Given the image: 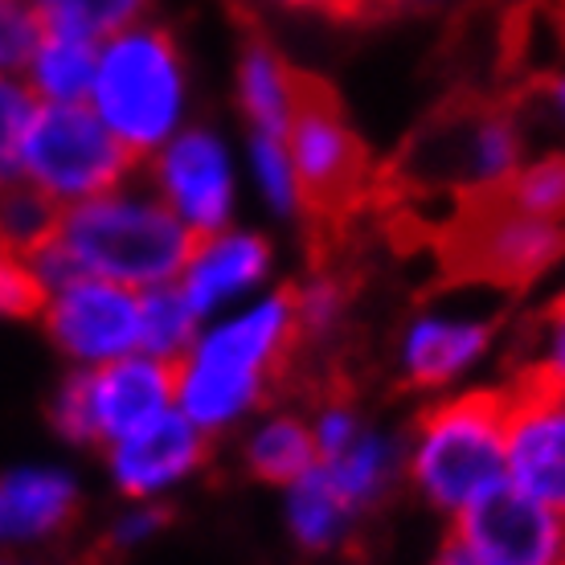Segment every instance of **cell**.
Listing matches in <instances>:
<instances>
[{
    "instance_id": "1",
    "label": "cell",
    "mask_w": 565,
    "mask_h": 565,
    "mask_svg": "<svg viewBox=\"0 0 565 565\" xmlns=\"http://www.w3.org/2000/svg\"><path fill=\"white\" fill-rule=\"evenodd\" d=\"M303 353L291 287L258 291L238 308L201 324L177 361V411L217 438L234 435L275 402Z\"/></svg>"
},
{
    "instance_id": "2",
    "label": "cell",
    "mask_w": 565,
    "mask_h": 565,
    "mask_svg": "<svg viewBox=\"0 0 565 565\" xmlns=\"http://www.w3.org/2000/svg\"><path fill=\"white\" fill-rule=\"evenodd\" d=\"M198 234L156 198L143 177L115 184L99 198H86L57 213V226L45 246L29 255V267L42 291L74 275L124 282L148 291L181 275Z\"/></svg>"
},
{
    "instance_id": "3",
    "label": "cell",
    "mask_w": 565,
    "mask_h": 565,
    "mask_svg": "<svg viewBox=\"0 0 565 565\" xmlns=\"http://www.w3.org/2000/svg\"><path fill=\"white\" fill-rule=\"evenodd\" d=\"M509 385H459L423 397L402 435V480L426 509L455 521L476 500L504 488Z\"/></svg>"
},
{
    "instance_id": "4",
    "label": "cell",
    "mask_w": 565,
    "mask_h": 565,
    "mask_svg": "<svg viewBox=\"0 0 565 565\" xmlns=\"http://www.w3.org/2000/svg\"><path fill=\"white\" fill-rule=\"evenodd\" d=\"M86 107L128 148L131 160L143 164L193 124V71L181 38L148 17L99 42Z\"/></svg>"
},
{
    "instance_id": "5",
    "label": "cell",
    "mask_w": 565,
    "mask_h": 565,
    "mask_svg": "<svg viewBox=\"0 0 565 565\" xmlns=\"http://www.w3.org/2000/svg\"><path fill=\"white\" fill-rule=\"evenodd\" d=\"M533 143L512 103L467 99L438 107L397 156L394 181L423 198L459 201L492 198L512 181Z\"/></svg>"
},
{
    "instance_id": "6",
    "label": "cell",
    "mask_w": 565,
    "mask_h": 565,
    "mask_svg": "<svg viewBox=\"0 0 565 565\" xmlns=\"http://www.w3.org/2000/svg\"><path fill=\"white\" fill-rule=\"evenodd\" d=\"M447 279L516 296L565 258V226L516 210L504 193L459 201L438 234Z\"/></svg>"
},
{
    "instance_id": "7",
    "label": "cell",
    "mask_w": 565,
    "mask_h": 565,
    "mask_svg": "<svg viewBox=\"0 0 565 565\" xmlns=\"http://www.w3.org/2000/svg\"><path fill=\"white\" fill-rule=\"evenodd\" d=\"M282 140L291 152V169H296L303 213L311 226L337 230L344 217L369 205L377 189V172H373L365 140L356 136L340 99L324 83L303 74V90L287 119Z\"/></svg>"
},
{
    "instance_id": "8",
    "label": "cell",
    "mask_w": 565,
    "mask_h": 565,
    "mask_svg": "<svg viewBox=\"0 0 565 565\" xmlns=\"http://www.w3.org/2000/svg\"><path fill=\"white\" fill-rule=\"evenodd\" d=\"M177 411V369L152 353L119 356L99 369H66L45 418L71 447L103 451L107 443Z\"/></svg>"
},
{
    "instance_id": "9",
    "label": "cell",
    "mask_w": 565,
    "mask_h": 565,
    "mask_svg": "<svg viewBox=\"0 0 565 565\" xmlns=\"http://www.w3.org/2000/svg\"><path fill=\"white\" fill-rule=\"evenodd\" d=\"M140 164L86 103H38L21 148V181L57 210L131 181Z\"/></svg>"
},
{
    "instance_id": "10",
    "label": "cell",
    "mask_w": 565,
    "mask_h": 565,
    "mask_svg": "<svg viewBox=\"0 0 565 565\" xmlns=\"http://www.w3.org/2000/svg\"><path fill=\"white\" fill-rule=\"evenodd\" d=\"M504 337V316L492 303H463V299H430L406 316L394 340V377L414 397L451 394Z\"/></svg>"
},
{
    "instance_id": "11",
    "label": "cell",
    "mask_w": 565,
    "mask_h": 565,
    "mask_svg": "<svg viewBox=\"0 0 565 565\" xmlns=\"http://www.w3.org/2000/svg\"><path fill=\"white\" fill-rule=\"evenodd\" d=\"M38 324L66 369H99L143 353L140 291L111 279L74 275L50 287L38 308Z\"/></svg>"
},
{
    "instance_id": "12",
    "label": "cell",
    "mask_w": 565,
    "mask_h": 565,
    "mask_svg": "<svg viewBox=\"0 0 565 565\" xmlns=\"http://www.w3.org/2000/svg\"><path fill=\"white\" fill-rule=\"evenodd\" d=\"M140 177L198 238L234 226L238 164L217 128L189 124L160 152L143 160Z\"/></svg>"
},
{
    "instance_id": "13",
    "label": "cell",
    "mask_w": 565,
    "mask_h": 565,
    "mask_svg": "<svg viewBox=\"0 0 565 565\" xmlns=\"http://www.w3.org/2000/svg\"><path fill=\"white\" fill-rule=\"evenodd\" d=\"M509 385V438L504 476L516 492L565 516V402L562 385L533 373H504Z\"/></svg>"
},
{
    "instance_id": "14",
    "label": "cell",
    "mask_w": 565,
    "mask_h": 565,
    "mask_svg": "<svg viewBox=\"0 0 565 565\" xmlns=\"http://www.w3.org/2000/svg\"><path fill=\"white\" fill-rule=\"evenodd\" d=\"M103 471L119 500H156L193 483L213 463V438L189 423L181 411L160 414L156 423L131 430L103 447Z\"/></svg>"
},
{
    "instance_id": "15",
    "label": "cell",
    "mask_w": 565,
    "mask_h": 565,
    "mask_svg": "<svg viewBox=\"0 0 565 565\" xmlns=\"http://www.w3.org/2000/svg\"><path fill=\"white\" fill-rule=\"evenodd\" d=\"M451 533L480 550L495 565H562L565 516L541 500L516 492L512 483L488 492L451 521Z\"/></svg>"
},
{
    "instance_id": "16",
    "label": "cell",
    "mask_w": 565,
    "mask_h": 565,
    "mask_svg": "<svg viewBox=\"0 0 565 565\" xmlns=\"http://www.w3.org/2000/svg\"><path fill=\"white\" fill-rule=\"evenodd\" d=\"M270 270H275V246L267 234L226 226L193 242L177 287L189 299V308L201 316V324H210L213 316L255 299Z\"/></svg>"
},
{
    "instance_id": "17",
    "label": "cell",
    "mask_w": 565,
    "mask_h": 565,
    "mask_svg": "<svg viewBox=\"0 0 565 565\" xmlns=\"http://www.w3.org/2000/svg\"><path fill=\"white\" fill-rule=\"evenodd\" d=\"M83 512V483L62 463L0 471V553H33L62 541Z\"/></svg>"
},
{
    "instance_id": "18",
    "label": "cell",
    "mask_w": 565,
    "mask_h": 565,
    "mask_svg": "<svg viewBox=\"0 0 565 565\" xmlns=\"http://www.w3.org/2000/svg\"><path fill=\"white\" fill-rule=\"evenodd\" d=\"M303 74L282 57L279 45L267 38H246L234 62V99L246 119V131H270L282 136L287 119L296 111Z\"/></svg>"
},
{
    "instance_id": "19",
    "label": "cell",
    "mask_w": 565,
    "mask_h": 565,
    "mask_svg": "<svg viewBox=\"0 0 565 565\" xmlns=\"http://www.w3.org/2000/svg\"><path fill=\"white\" fill-rule=\"evenodd\" d=\"M242 471L255 483L267 488H287L296 483L303 471L316 467V438H311L308 411L299 406H275L255 414L242 426Z\"/></svg>"
},
{
    "instance_id": "20",
    "label": "cell",
    "mask_w": 565,
    "mask_h": 565,
    "mask_svg": "<svg viewBox=\"0 0 565 565\" xmlns=\"http://www.w3.org/2000/svg\"><path fill=\"white\" fill-rule=\"evenodd\" d=\"M361 512L337 492V483L324 476V467L316 463L303 471L296 483L282 488V524L291 545L311 557H328L340 553L361 529Z\"/></svg>"
},
{
    "instance_id": "21",
    "label": "cell",
    "mask_w": 565,
    "mask_h": 565,
    "mask_svg": "<svg viewBox=\"0 0 565 565\" xmlns=\"http://www.w3.org/2000/svg\"><path fill=\"white\" fill-rule=\"evenodd\" d=\"M324 476L337 483V492L353 504L361 516L377 512L402 480V435H390L369 423L344 451L316 459Z\"/></svg>"
},
{
    "instance_id": "22",
    "label": "cell",
    "mask_w": 565,
    "mask_h": 565,
    "mask_svg": "<svg viewBox=\"0 0 565 565\" xmlns=\"http://www.w3.org/2000/svg\"><path fill=\"white\" fill-rule=\"evenodd\" d=\"M95 62H99V42L45 21L42 42L29 54L21 78L38 103H86L95 83Z\"/></svg>"
},
{
    "instance_id": "23",
    "label": "cell",
    "mask_w": 565,
    "mask_h": 565,
    "mask_svg": "<svg viewBox=\"0 0 565 565\" xmlns=\"http://www.w3.org/2000/svg\"><path fill=\"white\" fill-rule=\"evenodd\" d=\"M246 177L255 184L258 201L267 205L270 217L279 222H308L303 213V193H299L291 152L282 136L270 131H246Z\"/></svg>"
},
{
    "instance_id": "24",
    "label": "cell",
    "mask_w": 565,
    "mask_h": 565,
    "mask_svg": "<svg viewBox=\"0 0 565 565\" xmlns=\"http://www.w3.org/2000/svg\"><path fill=\"white\" fill-rule=\"evenodd\" d=\"M287 287L296 299L303 349L332 344L344 320H349V311H353V291H349L344 275H337V267H316L311 275H303L299 282H287Z\"/></svg>"
},
{
    "instance_id": "25",
    "label": "cell",
    "mask_w": 565,
    "mask_h": 565,
    "mask_svg": "<svg viewBox=\"0 0 565 565\" xmlns=\"http://www.w3.org/2000/svg\"><path fill=\"white\" fill-rule=\"evenodd\" d=\"M140 320H143V353L172 361V365L189 353V344L201 332V316L189 308V299L181 296L177 279L140 291Z\"/></svg>"
},
{
    "instance_id": "26",
    "label": "cell",
    "mask_w": 565,
    "mask_h": 565,
    "mask_svg": "<svg viewBox=\"0 0 565 565\" xmlns=\"http://www.w3.org/2000/svg\"><path fill=\"white\" fill-rule=\"evenodd\" d=\"M500 193L516 210L565 226V148H533Z\"/></svg>"
},
{
    "instance_id": "27",
    "label": "cell",
    "mask_w": 565,
    "mask_h": 565,
    "mask_svg": "<svg viewBox=\"0 0 565 565\" xmlns=\"http://www.w3.org/2000/svg\"><path fill=\"white\" fill-rule=\"evenodd\" d=\"M57 205L42 198L33 184L13 181L0 189V246L13 255H33L38 246L50 242L57 226Z\"/></svg>"
},
{
    "instance_id": "28",
    "label": "cell",
    "mask_w": 565,
    "mask_h": 565,
    "mask_svg": "<svg viewBox=\"0 0 565 565\" xmlns=\"http://www.w3.org/2000/svg\"><path fill=\"white\" fill-rule=\"evenodd\" d=\"M509 373H533L553 385H565V303L557 296L541 303L521 328Z\"/></svg>"
},
{
    "instance_id": "29",
    "label": "cell",
    "mask_w": 565,
    "mask_h": 565,
    "mask_svg": "<svg viewBox=\"0 0 565 565\" xmlns=\"http://www.w3.org/2000/svg\"><path fill=\"white\" fill-rule=\"evenodd\" d=\"M156 17V0H50L45 21L62 29H74L90 42H107L111 33L140 25Z\"/></svg>"
},
{
    "instance_id": "30",
    "label": "cell",
    "mask_w": 565,
    "mask_h": 565,
    "mask_svg": "<svg viewBox=\"0 0 565 565\" xmlns=\"http://www.w3.org/2000/svg\"><path fill=\"white\" fill-rule=\"evenodd\" d=\"M512 107L533 148H565V66L537 74Z\"/></svg>"
},
{
    "instance_id": "31",
    "label": "cell",
    "mask_w": 565,
    "mask_h": 565,
    "mask_svg": "<svg viewBox=\"0 0 565 565\" xmlns=\"http://www.w3.org/2000/svg\"><path fill=\"white\" fill-rule=\"evenodd\" d=\"M38 115V99L21 74H0V189L21 181V148L29 124Z\"/></svg>"
},
{
    "instance_id": "32",
    "label": "cell",
    "mask_w": 565,
    "mask_h": 565,
    "mask_svg": "<svg viewBox=\"0 0 565 565\" xmlns=\"http://www.w3.org/2000/svg\"><path fill=\"white\" fill-rule=\"evenodd\" d=\"M45 33L38 0H0V74H21Z\"/></svg>"
},
{
    "instance_id": "33",
    "label": "cell",
    "mask_w": 565,
    "mask_h": 565,
    "mask_svg": "<svg viewBox=\"0 0 565 565\" xmlns=\"http://www.w3.org/2000/svg\"><path fill=\"white\" fill-rule=\"evenodd\" d=\"M169 524V509L156 504V500H124V509L115 512L107 533H103V545L111 553H136L143 550L148 541H156Z\"/></svg>"
},
{
    "instance_id": "34",
    "label": "cell",
    "mask_w": 565,
    "mask_h": 565,
    "mask_svg": "<svg viewBox=\"0 0 565 565\" xmlns=\"http://www.w3.org/2000/svg\"><path fill=\"white\" fill-rule=\"evenodd\" d=\"M42 296L45 291L29 258L0 246V320H38Z\"/></svg>"
},
{
    "instance_id": "35",
    "label": "cell",
    "mask_w": 565,
    "mask_h": 565,
    "mask_svg": "<svg viewBox=\"0 0 565 565\" xmlns=\"http://www.w3.org/2000/svg\"><path fill=\"white\" fill-rule=\"evenodd\" d=\"M430 565H495V562H488L480 550H471L459 533H451V529H447V537L438 541V550H435V557H430Z\"/></svg>"
},
{
    "instance_id": "36",
    "label": "cell",
    "mask_w": 565,
    "mask_h": 565,
    "mask_svg": "<svg viewBox=\"0 0 565 565\" xmlns=\"http://www.w3.org/2000/svg\"><path fill=\"white\" fill-rule=\"evenodd\" d=\"M324 13H332V17H377V13H390V0H328Z\"/></svg>"
},
{
    "instance_id": "37",
    "label": "cell",
    "mask_w": 565,
    "mask_h": 565,
    "mask_svg": "<svg viewBox=\"0 0 565 565\" xmlns=\"http://www.w3.org/2000/svg\"><path fill=\"white\" fill-rule=\"evenodd\" d=\"M263 9H282V13H324L328 0H255Z\"/></svg>"
},
{
    "instance_id": "38",
    "label": "cell",
    "mask_w": 565,
    "mask_h": 565,
    "mask_svg": "<svg viewBox=\"0 0 565 565\" xmlns=\"http://www.w3.org/2000/svg\"><path fill=\"white\" fill-rule=\"evenodd\" d=\"M438 4H447V0H390V13L394 9H438Z\"/></svg>"
},
{
    "instance_id": "39",
    "label": "cell",
    "mask_w": 565,
    "mask_h": 565,
    "mask_svg": "<svg viewBox=\"0 0 565 565\" xmlns=\"http://www.w3.org/2000/svg\"><path fill=\"white\" fill-rule=\"evenodd\" d=\"M0 565H42V562H33L29 553H0Z\"/></svg>"
},
{
    "instance_id": "40",
    "label": "cell",
    "mask_w": 565,
    "mask_h": 565,
    "mask_svg": "<svg viewBox=\"0 0 565 565\" xmlns=\"http://www.w3.org/2000/svg\"><path fill=\"white\" fill-rule=\"evenodd\" d=\"M557 299H562V303H565V287H562V291H557Z\"/></svg>"
},
{
    "instance_id": "41",
    "label": "cell",
    "mask_w": 565,
    "mask_h": 565,
    "mask_svg": "<svg viewBox=\"0 0 565 565\" xmlns=\"http://www.w3.org/2000/svg\"><path fill=\"white\" fill-rule=\"evenodd\" d=\"M38 4H42V9H45V4H50V0H38Z\"/></svg>"
},
{
    "instance_id": "42",
    "label": "cell",
    "mask_w": 565,
    "mask_h": 565,
    "mask_svg": "<svg viewBox=\"0 0 565 565\" xmlns=\"http://www.w3.org/2000/svg\"><path fill=\"white\" fill-rule=\"evenodd\" d=\"M562 402H565V385H562Z\"/></svg>"
},
{
    "instance_id": "43",
    "label": "cell",
    "mask_w": 565,
    "mask_h": 565,
    "mask_svg": "<svg viewBox=\"0 0 565 565\" xmlns=\"http://www.w3.org/2000/svg\"><path fill=\"white\" fill-rule=\"evenodd\" d=\"M562 565H565V562H562Z\"/></svg>"
}]
</instances>
